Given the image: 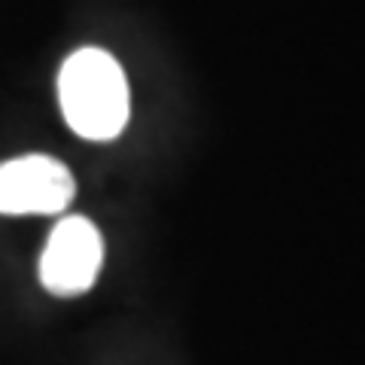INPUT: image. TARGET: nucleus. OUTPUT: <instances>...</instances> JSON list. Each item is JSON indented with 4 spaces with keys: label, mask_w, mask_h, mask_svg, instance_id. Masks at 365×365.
I'll list each match as a JSON object with an SVG mask.
<instances>
[{
    "label": "nucleus",
    "mask_w": 365,
    "mask_h": 365,
    "mask_svg": "<svg viewBox=\"0 0 365 365\" xmlns=\"http://www.w3.org/2000/svg\"><path fill=\"white\" fill-rule=\"evenodd\" d=\"M58 101L67 125L95 143L119 137L131 116L128 79L119 61L95 46H86L64 61L58 73Z\"/></svg>",
    "instance_id": "1"
},
{
    "label": "nucleus",
    "mask_w": 365,
    "mask_h": 365,
    "mask_svg": "<svg viewBox=\"0 0 365 365\" xmlns=\"http://www.w3.org/2000/svg\"><path fill=\"white\" fill-rule=\"evenodd\" d=\"M104 265V237L86 216H64L52 228L40 259V283L46 292L73 299L95 287Z\"/></svg>",
    "instance_id": "2"
},
{
    "label": "nucleus",
    "mask_w": 365,
    "mask_h": 365,
    "mask_svg": "<svg viewBox=\"0 0 365 365\" xmlns=\"http://www.w3.org/2000/svg\"><path fill=\"white\" fill-rule=\"evenodd\" d=\"M76 182L58 158L21 155L0 165V213L4 216H52L67 210Z\"/></svg>",
    "instance_id": "3"
}]
</instances>
